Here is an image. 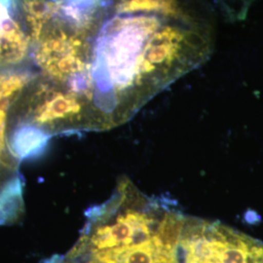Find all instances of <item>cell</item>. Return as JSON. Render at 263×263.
I'll use <instances>...</instances> for the list:
<instances>
[{
	"label": "cell",
	"mask_w": 263,
	"mask_h": 263,
	"mask_svg": "<svg viewBox=\"0 0 263 263\" xmlns=\"http://www.w3.org/2000/svg\"><path fill=\"white\" fill-rule=\"evenodd\" d=\"M41 15L39 0H0V70L34 69Z\"/></svg>",
	"instance_id": "277c9868"
},
{
	"label": "cell",
	"mask_w": 263,
	"mask_h": 263,
	"mask_svg": "<svg viewBox=\"0 0 263 263\" xmlns=\"http://www.w3.org/2000/svg\"><path fill=\"white\" fill-rule=\"evenodd\" d=\"M12 158H15V157L11 154L9 148L7 146L6 138H5V130L0 126V160H8L12 159Z\"/></svg>",
	"instance_id": "52a82bcc"
},
{
	"label": "cell",
	"mask_w": 263,
	"mask_h": 263,
	"mask_svg": "<svg viewBox=\"0 0 263 263\" xmlns=\"http://www.w3.org/2000/svg\"><path fill=\"white\" fill-rule=\"evenodd\" d=\"M185 216L164 199L151 197L125 176L109 199L86 212L69 256L99 263H180Z\"/></svg>",
	"instance_id": "7a4b0ae2"
},
{
	"label": "cell",
	"mask_w": 263,
	"mask_h": 263,
	"mask_svg": "<svg viewBox=\"0 0 263 263\" xmlns=\"http://www.w3.org/2000/svg\"><path fill=\"white\" fill-rule=\"evenodd\" d=\"M112 14H152L212 28L205 0H106Z\"/></svg>",
	"instance_id": "5b68a950"
},
{
	"label": "cell",
	"mask_w": 263,
	"mask_h": 263,
	"mask_svg": "<svg viewBox=\"0 0 263 263\" xmlns=\"http://www.w3.org/2000/svg\"><path fill=\"white\" fill-rule=\"evenodd\" d=\"M36 74L34 69L0 70V126L5 132L11 105Z\"/></svg>",
	"instance_id": "8992f818"
},
{
	"label": "cell",
	"mask_w": 263,
	"mask_h": 263,
	"mask_svg": "<svg viewBox=\"0 0 263 263\" xmlns=\"http://www.w3.org/2000/svg\"><path fill=\"white\" fill-rule=\"evenodd\" d=\"M180 263H263V242L219 221L185 216Z\"/></svg>",
	"instance_id": "3957f363"
},
{
	"label": "cell",
	"mask_w": 263,
	"mask_h": 263,
	"mask_svg": "<svg viewBox=\"0 0 263 263\" xmlns=\"http://www.w3.org/2000/svg\"><path fill=\"white\" fill-rule=\"evenodd\" d=\"M211 50V29L152 14L110 13L95 41L91 72L99 132L128 122Z\"/></svg>",
	"instance_id": "6da1fadb"
}]
</instances>
